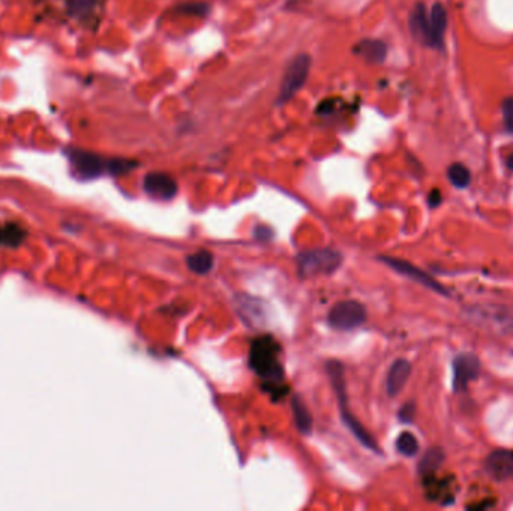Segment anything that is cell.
Returning a JSON list of instances; mask_svg holds the SVG:
<instances>
[{
  "mask_svg": "<svg viewBox=\"0 0 513 511\" xmlns=\"http://www.w3.org/2000/svg\"><path fill=\"white\" fill-rule=\"evenodd\" d=\"M381 259L387 265L392 267L394 270H396L398 273H401V274L407 276V278H410V279H413L416 282H419V283L425 285L426 288H429L432 291H437L440 294H447V291L445 288H443L437 281H434L431 278V276H428L425 272H422L420 268L414 267L413 264L405 263V261H403V259H395V258H381Z\"/></svg>",
  "mask_w": 513,
  "mask_h": 511,
  "instance_id": "obj_10",
  "label": "cell"
},
{
  "mask_svg": "<svg viewBox=\"0 0 513 511\" xmlns=\"http://www.w3.org/2000/svg\"><path fill=\"white\" fill-rule=\"evenodd\" d=\"M447 177L450 183L459 189L467 188L470 181H472V174H470L468 168L463 166V163H452L447 170Z\"/></svg>",
  "mask_w": 513,
  "mask_h": 511,
  "instance_id": "obj_21",
  "label": "cell"
},
{
  "mask_svg": "<svg viewBox=\"0 0 513 511\" xmlns=\"http://www.w3.org/2000/svg\"><path fill=\"white\" fill-rule=\"evenodd\" d=\"M69 161L81 179H97L102 174L122 176L133 171L137 166L134 161L119 158L107 159L104 156L86 150H71L69 152Z\"/></svg>",
  "mask_w": 513,
  "mask_h": 511,
  "instance_id": "obj_2",
  "label": "cell"
},
{
  "mask_svg": "<svg viewBox=\"0 0 513 511\" xmlns=\"http://www.w3.org/2000/svg\"><path fill=\"white\" fill-rule=\"evenodd\" d=\"M280 345L271 336H262L252 342L249 365L255 374L269 384L281 385L284 372L280 361Z\"/></svg>",
  "mask_w": 513,
  "mask_h": 511,
  "instance_id": "obj_1",
  "label": "cell"
},
{
  "mask_svg": "<svg viewBox=\"0 0 513 511\" xmlns=\"http://www.w3.org/2000/svg\"><path fill=\"white\" fill-rule=\"evenodd\" d=\"M426 495L431 501H440L441 504H449L455 498L454 479H432V475H426Z\"/></svg>",
  "mask_w": 513,
  "mask_h": 511,
  "instance_id": "obj_14",
  "label": "cell"
},
{
  "mask_svg": "<svg viewBox=\"0 0 513 511\" xmlns=\"http://www.w3.org/2000/svg\"><path fill=\"white\" fill-rule=\"evenodd\" d=\"M341 254L333 249H314L302 252L298 257L299 272L305 278L316 274L333 273L341 264Z\"/></svg>",
  "mask_w": 513,
  "mask_h": 511,
  "instance_id": "obj_4",
  "label": "cell"
},
{
  "mask_svg": "<svg viewBox=\"0 0 513 511\" xmlns=\"http://www.w3.org/2000/svg\"><path fill=\"white\" fill-rule=\"evenodd\" d=\"M327 319L336 330H353L367 321V309L356 300H344L330 309Z\"/></svg>",
  "mask_w": 513,
  "mask_h": 511,
  "instance_id": "obj_6",
  "label": "cell"
},
{
  "mask_svg": "<svg viewBox=\"0 0 513 511\" xmlns=\"http://www.w3.org/2000/svg\"><path fill=\"white\" fill-rule=\"evenodd\" d=\"M443 462H445V453H443V450L429 448L426 454L422 457L419 471L423 477H426V475H432L441 466Z\"/></svg>",
  "mask_w": 513,
  "mask_h": 511,
  "instance_id": "obj_19",
  "label": "cell"
},
{
  "mask_svg": "<svg viewBox=\"0 0 513 511\" xmlns=\"http://www.w3.org/2000/svg\"><path fill=\"white\" fill-rule=\"evenodd\" d=\"M506 166L513 171V153L509 156V158H507V161H506Z\"/></svg>",
  "mask_w": 513,
  "mask_h": 511,
  "instance_id": "obj_28",
  "label": "cell"
},
{
  "mask_svg": "<svg viewBox=\"0 0 513 511\" xmlns=\"http://www.w3.org/2000/svg\"><path fill=\"white\" fill-rule=\"evenodd\" d=\"M428 23H429V30H431L434 47L440 48L443 46V37H445L446 26H447V12L445 10V6L440 3L434 5L431 8Z\"/></svg>",
  "mask_w": 513,
  "mask_h": 511,
  "instance_id": "obj_15",
  "label": "cell"
},
{
  "mask_svg": "<svg viewBox=\"0 0 513 511\" xmlns=\"http://www.w3.org/2000/svg\"><path fill=\"white\" fill-rule=\"evenodd\" d=\"M311 69V57L308 54H299L291 60L285 71L281 83V90L278 94V103L289 102L305 86Z\"/></svg>",
  "mask_w": 513,
  "mask_h": 511,
  "instance_id": "obj_5",
  "label": "cell"
},
{
  "mask_svg": "<svg viewBox=\"0 0 513 511\" xmlns=\"http://www.w3.org/2000/svg\"><path fill=\"white\" fill-rule=\"evenodd\" d=\"M24 239V230L19 225H5L0 227V245L8 248L19 246Z\"/></svg>",
  "mask_w": 513,
  "mask_h": 511,
  "instance_id": "obj_20",
  "label": "cell"
},
{
  "mask_svg": "<svg viewBox=\"0 0 513 511\" xmlns=\"http://www.w3.org/2000/svg\"><path fill=\"white\" fill-rule=\"evenodd\" d=\"M413 417H414V405L407 403L405 406H403V410L399 411V419H401L403 421H412Z\"/></svg>",
  "mask_w": 513,
  "mask_h": 511,
  "instance_id": "obj_25",
  "label": "cell"
},
{
  "mask_svg": "<svg viewBox=\"0 0 513 511\" xmlns=\"http://www.w3.org/2000/svg\"><path fill=\"white\" fill-rule=\"evenodd\" d=\"M481 363L472 354H461L454 361V390L463 392L468 384L479 377Z\"/></svg>",
  "mask_w": 513,
  "mask_h": 511,
  "instance_id": "obj_8",
  "label": "cell"
},
{
  "mask_svg": "<svg viewBox=\"0 0 513 511\" xmlns=\"http://www.w3.org/2000/svg\"><path fill=\"white\" fill-rule=\"evenodd\" d=\"M254 234H255V237L260 239V240H269V239H272L273 232L269 227H264V225H258V227L254 231Z\"/></svg>",
  "mask_w": 513,
  "mask_h": 511,
  "instance_id": "obj_26",
  "label": "cell"
},
{
  "mask_svg": "<svg viewBox=\"0 0 513 511\" xmlns=\"http://www.w3.org/2000/svg\"><path fill=\"white\" fill-rule=\"evenodd\" d=\"M485 466L486 471L497 480L513 477V452L512 450H497L488 456Z\"/></svg>",
  "mask_w": 513,
  "mask_h": 511,
  "instance_id": "obj_11",
  "label": "cell"
},
{
  "mask_svg": "<svg viewBox=\"0 0 513 511\" xmlns=\"http://www.w3.org/2000/svg\"><path fill=\"white\" fill-rule=\"evenodd\" d=\"M396 450L401 454L412 457L419 452V443H417L416 437L410 434V432H403L396 439Z\"/></svg>",
  "mask_w": 513,
  "mask_h": 511,
  "instance_id": "obj_22",
  "label": "cell"
},
{
  "mask_svg": "<svg viewBox=\"0 0 513 511\" xmlns=\"http://www.w3.org/2000/svg\"><path fill=\"white\" fill-rule=\"evenodd\" d=\"M327 374L330 375V379H332V384L336 390V394H338V401H339V406H341V417L344 420V423L347 424V428H349L354 437L358 438L360 443L365 445L371 448L372 452L376 453H380V450L376 444V441H374V438L368 434L367 429H365L362 424L354 419V415H351L349 411H347V394H345V381H344V369H342V365L339 361H329L327 363Z\"/></svg>",
  "mask_w": 513,
  "mask_h": 511,
  "instance_id": "obj_3",
  "label": "cell"
},
{
  "mask_svg": "<svg viewBox=\"0 0 513 511\" xmlns=\"http://www.w3.org/2000/svg\"><path fill=\"white\" fill-rule=\"evenodd\" d=\"M412 374V365L404 359L396 360L389 369L387 379H386V392L389 396H398L401 393V390L407 384L408 378Z\"/></svg>",
  "mask_w": 513,
  "mask_h": 511,
  "instance_id": "obj_12",
  "label": "cell"
},
{
  "mask_svg": "<svg viewBox=\"0 0 513 511\" xmlns=\"http://www.w3.org/2000/svg\"><path fill=\"white\" fill-rule=\"evenodd\" d=\"M501 111H503V119H504V126L509 132L513 134V97L506 98L501 103Z\"/></svg>",
  "mask_w": 513,
  "mask_h": 511,
  "instance_id": "obj_24",
  "label": "cell"
},
{
  "mask_svg": "<svg viewBox=\"0 0 513 511\" xmlns=\"http://www.w3.org/2000/svg\"><path fill=\"white\" fill-rule=\"evenodd\" d=\"M66 12L83 24L98 23L104 0H62Z\"/></svg>",
  "mask_w": 513,
  "mask_h": 511,
  "instance_id": "obj_9",
  "label": "cell"
},
{
  "mask_svg": "<svg viewBox=\"0 0 513 511\" xmlns=\"http://www.w3.org/2000/svg\"><path fill=\"white\" fill-rule=\"evenodd\" d=\"M291 410L294 415V423H296V426H298V429L302 432V434H307V435L311 434L312 424H314V421H312L308 406L305 405V402L302 401L300 396L298 394L293 396Z\"/></svg>",
  "mask_w": 513,
  "mask_h": 511,
  "instance_id": "obj_17",
  "label": "cell"
},
{
  "mask_svg": "<svg viewBox=\"0 0 513 511\" xmlns=\"http://www.w3.org/2000/svg\"><path fill=\"white\" fill-rule=\"evenodd\" d=\"M354 51L371 63H381L387 56L386 44L378 39H365L354 48Z\"/></svg>",
  "mask_w": 513,
  "mask_h": 511,
  "instance_id": "obj_16",
  "label": "cell"
},
{
  "mask_svg": "<svg viewBox=\"0 0 513 511\" xmlns=\"http://www.w3.org/2000/svg\"><path fill=\"white\" fill-rule=\"evenodd\" d=\"M143 188L147 195L161 201L173 200L177 194L176 180L165 172H149L144 177Z\"/></svg>",
  "mask_w": 513,
  "mask_h": 511,
  "instance_id": "obj_7",
  "label": "cell"
},
{
  "mask_svg": "<svg viewBox=\"0 0 513 511\" xmlns=\"http://www.w3.org/2000/svg\"><path fill=\"white\" fill-rule=\"evenodd\" d=\"M186 264L191 272L197 274H206L212 270L213 267V255L207 250H198V252L189 255Z\"/></svg>",
  "mask_w": 513,
  "mask_h": 511,
  "instance_id": "obj_18",
  "label": "cell"
},
{
  "mask_svg": "<svg viewBox=\"0 0 513 511\" xmlns=\"http://www.w3.org/2000/svg\"><path fill=\"white\" fill-rule=\"evenodd\" d=\"M441 203V194L438 192V190H432V192L429 194V206L431 207H437L438 204Z\"/></svg>",
  "mask_w": 513,
  "mask_h": 511,
  "instance_id": "obj_27",
  "label": "cell"
},
{
  "mask_svg": "<svg viewBox=\"0 0 513 511\" xmlns=\"http://www.w3.org/2000/svg\"><path fill=\"white\" fill-rule=\"evenodd\" d=\"M179 14H186V15H197V17H204L209 11V6L203 2H197V3H185L180 5L177 10Z\"/></svg>",
  "mask_w": 513,
  "mask_h": 511,
  "instance_id": "obj_23",
  "label": "cell"
},
{
  "mask_svg": "<svg viewBox=\"0 0 513 511\" xmlns=\"http://www.w3.org/2000/svg\"><path fill=\"white\" fill-rule=\"evenodd\" d=\"M410 29L413 37L422 42L423 46L434 47L431 30H429V23H428V15H426V8L422 3H417L416 8L412 12L410 17Z\"/></svg>",
  "mask_w": 513,
  "mask_h": 511,
  "instance_id": "obj_13",
  "label": "cell"
}]
</instances>
